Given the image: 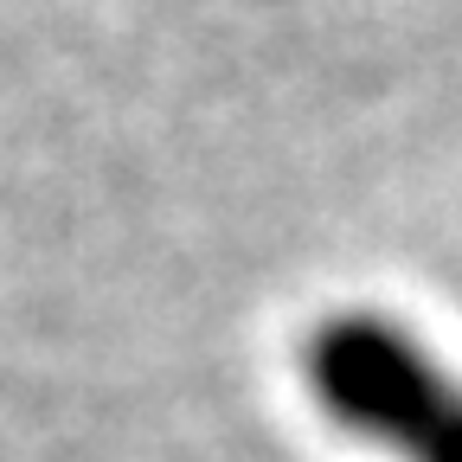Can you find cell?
<instances>
[{
  "label": "cell",
  "mask_w": 462,
  "mask_h": 462,
  "mask_svg": "<svg viewBox=\"0 0 462 462\" xmlns=\"http://www.w3.org/2000/svg\"><path fill=\"white\" fill-rule=\"evenodd\" d=\"M302 373L340 430L392 449L398 462H462V385L392 321H328L309 340Z\"/></svg>",
  "instance_id": "cell-1"
}]
</instances>
